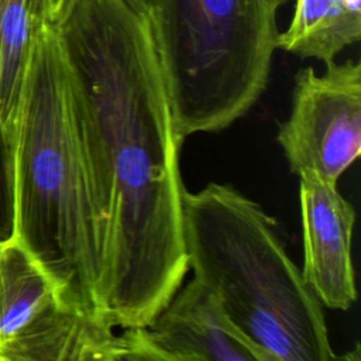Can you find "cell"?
<instances>
[{"mask_svg":"<svg viewBox=\"0 0 361 361\" xmlns=\"http://www.w3.org/2000/svg\"><path fill=\"white\" fill-rule=\"evenodd\" d=\"M51 24L103 223L102 317L114 329L145 327L189 271L179 165L185 140L165 92L155 7L65 0Z\"/></svg>","mask_w":361,"mask_h":361,"instance_id":"obj_1","label":"cell"},{"mask_svg":"<svg viewBox=\"0 0 361 361\" xmlns=\"http://www.w3.org/2000/svg\"><path fill=\"white\" fill-rule=\"evenodd\" d=\"M14 238L62 307L102 317L104 231L54 25L35 32L14 131Z\"/></svg>","mask_w":361,"mask_h":361,"instance_id":"obj_2","label":"cell"},{"mask_svg":"<svg viewBox=\"0 0 361 361\" xmlns=\"http://www.w3.org/2000/svg\"><path fill=\"white\" fill-rule=\"evenodd\" d=\"M189 271L265 361H336L323 306L288 255L275 220L227 183L183 192Z\"/></svg>","mask_w":361,"mask_h":361,"instance_id":"obj_3","label":"cell"},{"mask_svg":"<svg viewBox=\"0 0 361 361\" xmlns=\"http://www.w3.org/2000/svg\"><path fill=\"white\" fill-rule=\"evenodd\" d=\"M272 0H158L165 92L178 135L219 133L264 93L278 39Z\"/></svg>","mask_w":361,"mask_h":361,"instance_id":"obj_4","label":"cell"},{"mask_svg":"<svg viewBox=\"0 0 361 361\" xmlns=\"http://www.w3.org/2000/svg\"><path fill=\"white\" fill-rule=\"evenodd\" d=\"M276 141L292 173L337 185L361 154V63L333 61L323 73L299 69Z\"/></svg>","mask_w":361,"mask_h":361,"instance_id":"obj_5","label":"cell"},{"mask_svg":"<svg viewBox=\"0 0 361 361\" xmlns=\"http://www.w3.org/2000/svg\"><path fill=\"white\" fill-rule=\"evenodd\" d=\"M299 206L303 235L302 276L322 306L348 310L357 300L353 264L354 206L312 175L299 176Z\"/></svg>","mask_w":361,"mask_h":361,"instance_id":"obj_6","label":"cell"},{"mask_svg":"<svg viewBox=\"0 0 361 361\" xmlns=\"http://www.w3.org/2000/svg\"><path fill=\"white\" fill-rule=\"evenodd\" d=\"M149 361H265L195 276L142 327Z\"/></svg>","mask_w":361,"mask_h":361,"instance_id":"obj_7","label":"cell"},{"mask_svg":"<svg viewBox=\"0 0 361 361\" xmlns=\"http://www.w3.org/2000/svg\"><path fill=\"white\" fill-rule=\"evenodd\" d=\"M149 361L142 327H114L59 306L38 313L0 351V361Z\"/></svg>","mask_w":361,"mask_h":361,"instance_id":"obj_8","label":"cell"},{"mask_svg":"<svg viewBox=\"0 0 361 361\" xmlns=\"http://www.w3.org/2000/svg\"><path fill=\"white\" fill-rule=\"evenodd\" d=\"M361 37V0H296L276 48L330 63Z\"/></svg>","mask_w":361,"mask_h":361,"instance_id":"obj_9","label":"cell"},{"mask_svg":"<svg viewBox=\"0 0 361 361\" xmlns=\"http://www.w3.org/2000/svg\"><path fill=\"white\" fill-rule=\"evenodd\" d=\"M54 302L47 275L16 238L10 240L0 255V351Z\"/></svg>","mask_w":361,"mask_h":361,"instance_id":"obj_10","label":"cell"},{"mask_svg":"<svg viewBox=\"0 0 361 361\" xmlns=\"http://www.w3.org/2000/svg\"><path fill=\"white\" fill-rule=\"evenodd\" d=\"M39 17L35 0H0V118L14 134Z\"/></svg>","mask_w":361,"mask_h":361,"instance_id":"obj_11","label":"cell"},{"mask_svg":"<svg viewBox=\"0 0 361 361\" xmlns=\"http://www.w3.org/2000/svg\"><path fill=\"white\" fill-rule=\"evenodd\" d=\"M14 134L0 118V241L14 238Z\"/></svg>","mask_w":361,"mask_h":361,"instance_id":"obj_12","label":"cell"},{"mask_svg":"<svg viewBox=\"0 0 361 361\" xmlns=\"http://www.w3.org/2000/svg\"><path fill=\"white\" fill-rule=\"evenodd\" d=\"M63 1L65 0H35L39 17L44 21L52 23L55 20V17L58 16Z\"/></svg>","mask_w":361,"mask_h":361,"instance_id":"obj_13","label":"cell"},{"mask_svg":"<svg viewBox=\"0 0 361 361\" xmlns=\"http://www.w3.org/2000/svg\"><path fill=\"white\" fill-rule=\"evenodd\" d=\"M272 1H274V4H275V6H276V7H278V8H279V7H281V6H283V4H286V3H289V1H290V0H272Z\"/></svg>","mask_w":361,"mask_h":361,"instance_id":"obj_14","label":"cell"},{"mask_svg":"<svg viewBox=\"0 0 361 361\" xmlns=\"http://www.w3.org/2000/svg\"><path fill=\"white\" fill-rule=\"evenodd\" d=\"M7 243H8V241H4V243L0 241V255H1V252H3V250H4V247H6Z\"/></svg>","mask_w":361,"mask_h":361,"instance_id":"obj_15","label":"cell"},{"mask_svg":"<svg viewBox=\"0 0 361 361\" xmlns=\"http://www.w3.org/2000/svg\"><path fill=\"white\" fill-rule=\"evenodd\" d=\"M147 3H149L152 7H155L158 4V0H145Z\"/></svg>","mask_w":361,"mask_h":361,"instance_id":"obj_16","label":"cell"}]
</instances>
